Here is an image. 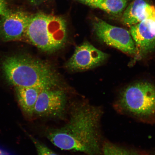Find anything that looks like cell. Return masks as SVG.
Here are the masks:
<instances>
[{"mask_svg":"<svg viewBox=\"0 0 155 155\" xmlns=\"http://www.w3.org/2000/svg\"><path fill=\"white\" fill-rule=\"evenodd\" d=\"M101 110L86 104L75 106L68 123L59 128L50 130L47 137L61 150L98 155L101 150L100 122Z\"/></svg>","mask_w":155,"mask_h":155,"instance_id":"1","label":"cell"},{"mask_svg":"<svg viewBox=\"0 0 155 155\" xmlns=\"http://www.w3.org/2000/svg\"><path fill=\"white\" fill-rule=\"evenodd\" d=\"M2 69L6 80L15 87L54 88L59 83L57 74L51 65L28 56L6 58Z\"/></svg>","mask_w":155,"mask_h":155,"instance_id":"2","label":"cell"},{"mask_svg":"<svg viewBox=\"0 0 155 155\" xmlns=\"http://www.w3.org/2000/svg\"><path fill=\"white\" fill-rule=\"evenodd\" d=\"M25 38L41 51L54 53L66 42V22L63 17L57 15L42 13L32 15Z\"/></svg>","mask_w":155,"mask_h":155,"instance_id":"3","label":"cell"},{"mask_svg":"<svg viewBox=\"0 0 155 155\" xmlns=\"http://www.w3.org/2000/svg\"><path fill=\"white\" fill-rule=\"evenodd\" d=\"M117 104L121 112L149 120L155 116V87L143 81L130 85L122 91Z\"/></svg>","mask_w":155,"mask_h":155,"instance_id":"4","label":"cell"},{"mask_svg":"<svg viewBox=\"0 0 155 155\" xmlns=\"http://www.w3.org/2000/svg\"><path fill=\"white\" fill-rule=\"evenodd\" d=\"M93 26L97 37L104 43L129 55L137 54L134 42L128 31L97 17L94 18Z\"/></svg>","mask_w":155,"mask_h":155,"instance_id":"5","label":"cell"},{"mask_svg":"<svg viewBox=\"0 0 155 155\" xmlns=\"http://www.w3.org/2000/svg\"><path fill=\"white\" fill-rule=\"evenodd\" d=\"M66 96L63 91L45 88L39 95L34 115L40 117H61L64 113Z\"/></svg>","mask_w":155,"mask_h":155,"instance_id":"6","label":"cell"},{"mask_svg":"<svg viewBox=\"0 0 155 155\" xmlns=\"http://www.w3.org/2000/svg\"><path fill=\"white\" fill-rule=\"evenodd\" d=\"M108 57L107 54L89 42H85L75 48L74 53L65 66L71 71L87 70L100 65Z\"/></svg>","mask_w":155,"mask_h":155,"instance_id":"7","label":"cell"},{"mask_svg":"<svg viewBox=\"0 0 155 155\" xmlns=\"http://www.w3.org/2000/svg\"><path fill=\"white\" fill-rule=\"evenodd\" d=\"M32 15L22 11L9 12L0 21V38L5 42L21 40L25 33Z\"/></svg>","mask_w":155,"mask_h":155,"instance_id":"8","label":"cell"},{"mask_svg":"<svg viewBox=\"0 0 155 155\" xmlns=\"http://www.w3.org/2000/svg\"><path fill=\"white\" fill-rule=\"evenodd\" d=\"M130 33L134 42L137 54L143 56L155 50V35L151 30L150 19L131 26Z\"/></svg>","mask_w":155,"mask_h":155,"instance_id":"9","label":"cell"},{"mask_svg":"<svg viewBox=\"0 0 155 155\" xmlns=\"http://www.w3.org/2000/svg\"><path fill=\"white\" fill-rule=\"evenodd\" d=\"M155 17V7L144 0H135L130 4L124 13V24L131 26L148 19Z\"/></svg>","mask_w":155,"mask_h":155,"instance_id":"10","label":"cell"},{"mask_svg":"<svg viewBox=\"0 0 155 155\" xmlns=\"http://www.w3.org/2000/svg\"><path fill=\"white\" fill-rule=\"evenodd\" d=\"M17 99L21 109L29 116L34 115L35 105L39 95L43 89L35 87H15Z\"/></svg>","mask_w":155,"mask_h":155,"instance_id":"11","label":"cell"},{"mask_svg":"<svg viewBox=\"0 0 155 155\" xmlns=\"http://www.w3.org/2000/svg\"><path fill=\"white\" fill-rule=\"evenodd\" d=\"M129 0H102L98 8L112 14H119L124 10Z\"/></svg>","mask_w":155,"mask_h":155,"instance_id":"12","label":"cell"},{"mask_svg":"<svg viewBox=\"0 0 155 155\" xmlns=\"http://www.w3.org/2000/svg\"><path fill=\"white\" fill-rule=\"evenodd\" d=\"M104 155H140L109 143H106L103 148Z\"/></svg>","mask_w":155,"mask_h":155,"instance_id":"13","label":"cell"},{"mask_svg":"<svg viewBox=\"0 0 155 155\" xmlns=\"http://www.w3.org/2000/svg\"><path fill=\"white\" fill-rule=\"evenodd\" d=\"M31 139L35 147L38 155H58L39 141L31 137Z\"/></svg>","mask_w":155,"mask_h":155,"instance_id":"14","label":"cell"},{"mask_svg":"<svg viewBox=\"0 0 155 155\" xmlns=\"http://www.w3.org/2000/svg\"><path fill=\"white\" fill-rule=\"evenodd\" d=\"M85 5L93 8H98L102 0H78Z\"/></svg>","mask_w":155,"mask_h":155,"instance_id":"15","label":"cell"},{"mask_svg":"<svg viewBox=\"0 0 155 155\" xmlns=\"http://www.w3.org/2000/svg\"><path fill=\"white\" fill-rule=\"evenodd\" d=\"M9 12L5 0H0V16H4Z\"/></svg>","mask_w":155,"mask_h":155,"instance_id":"16","label":"cell"},{"mask_svg":"<svg viewBox=\"0 0 155 155\" xmlns=\"http://www.w3.org/2000/svg\"><path fill=\"white\" fill-rule=\"evenodd\" d=\"M48 0H29L30 2L34 5H38L45 2Z\"/></svg>","mask_w":155,"mask_h":155,"instance_id":"17","label":"cell"}]
</instances>
